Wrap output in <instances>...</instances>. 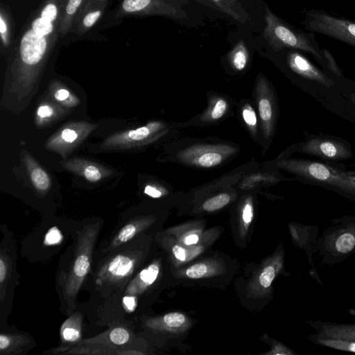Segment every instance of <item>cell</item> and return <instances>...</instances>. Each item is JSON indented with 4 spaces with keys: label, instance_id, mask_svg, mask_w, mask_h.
I'll list each match as a JSON object with an SVG mask.
<instances>
[{
    "label": "cell",
    "instance_id": "cell-12",
    "mask_svg": "<svg viewBox=\"0 0 355 355\" xmlns=\"http://www.w3.org/2000/svg\"><path fill=\"white\" fill-rule=\"evenodd\" d=\"M295 151L324 160L338 162L354 157L347 140L334 135L310 134L304 141L295 144Z\"/></svg>",
    "mask_w": 355,
    "mask_h": 355
},
{
    "label": "cell",
    "instance_id": "cell-3",
    "mask_svg": "<svg viewBox=\"0 0 355 355\" xmlns=\"http://www.w3.org/2000/svg\"><path fill=\"white\" fill-rule=\"evenodd\" d=\"M103 227L98 218L78 223L73 241L60 256L55 275V291L60 302V311L71 315L77 308L78 295L88 277Z\"/></svg>",
    "mask_w": 355,
    "mask_h": 355
},
{
    "label": "cell",
    "instance_id": "cell-26",
    "mask_svg": "<svg viewBox=\"0 0 355 355\" xmlns=\"http://www.w3.org/2000/svg\"><path fill=\"white\" fill-rule=\"evenodd\" d=\"M209 1L220 10L240 23L247 24L251 21L249 13L239 0Z\"/></svg>",
    "mask_w": 355,
    "mask_h": 355
},
{
    "label": "cell",
    "instance_id": "cell-7",
    "mask_svg": "<svg viewBox=\"0 0 355 355\" xmlns=\"http://www.w3.org/2000/svg\"><path fill=\"white\" fill-rule=\"evenodd\" d=\"M78 223L43 221L21 242V254L31 262L50 261L73 239Z\"/></svg>",
    "mask_w": 355,
    "mask_h": 355
},
{
    "label": "cell",
    "instance_id": "cell-35",
    "mask_svg": "<svg viewBox=\"0 0 355 355\" xmlns=\"http://www.w3.org/2000/svg\"><path fill=\"white\" fill-rule=\"evenodd\" d=\"M275 275V268L271 265L267 266L263 269L261 273L259 275V284L264 288H268L271 285Z\"/></svg>",
    "mask_w": 355,
    "mask_h": 355
},
{
    "label": "cell",
    "instance_id": "cell-31",
    "mask_svg": "<svg viewBox=\"0 0 355 355\" xmlns=\"http://www.w3.org/2000/svg\"><path fill=\"white\" fill-rule=\"evenodd\" d=\"M230 200V196L227 193H220L207 200L202 205L204 210L213 211L219 209L226 205Z\"/></svg>",
    "mask_w": 355,
    "mask_h": 355
},
{
    "label": "cell",
    "instance_id": "cell-41",
    "mask_svg": "<svg viewBox=\"0 0 355 355\" xmlns=\"http://www.w3.org/2000/svg\"><path fill=\"white\" fill-rule=\"evenodd\" d=\"M199 240L198 236L196 234H191L187 236L184 242L187 245H191L196 243Z\"/></svg>",
    "mask_w": 355,
    "mask_h": 355
},
{
    "label": "cell",
    "instance_id": "cell-36",
    "mask_svg": "<svg viewBox=\"0 0 355 355\" xmlns=\"http://www.w3.org/2000/svg\"><path fill=\"white\" fill-rule=\"evenodd\" d=\"M227 102L222 98H218L213 104L210 110V117L213 120L220 119L227 110Z\"/></svg>",
    "mask_w": 355,
    "mask_h": 355
},
{
    "label": "cell",
    "instance_id": "cell-16",
    "mask_svg": "<svg viewBox=\"0 0 355 355\" xmlns=\"http://www.w3.org/2000/svg\"><path fill=\"white\" fill-rule=\"evenodd\" d=\"M36 345L28 332L8 325L0 328V355H26Z\"/></svg>",
    "mask_w": 355,
    "mask_h": 355
},
{
    "label": "cell",
    "instance_id": "cell-23",
    "mask_svg": "<svg viewBox=\"0 0 355 355\" xmlns=\"http://www.w3.org/2000/svg\"><path fill=\"white\" fill-rule=\"evenodd\" d=\"M259 117L266 137H269L273 131L275 121V107L273 99L268 91L266 94L262 93L257 101Z\"/></svg>",
    "mask_w": 355,
    "mask_h": 355
},
{
    "label": "cell",
    "instance_id": "cell-39",
    "mask_svg": "<svg viewBox=\"0 0 355 355\" xmlns=\"http://www.w3.org/2000/svg\"><path fill=\"white\" fill-rule=\"evenodd\" d=\"M253 218V207L250 202H247L243 209L242 213V218L245 223H250Z\"/></svg>",
    "mask_w": 355,
    "mask_h": 355
},
{
    "label": "cell",
    "instance_id": "cell-40",
    "mask_svg": "<svg viewBox=\"0 0 355 355\" xmlns=\"http://www.w3.org/2000/svg\"><path fill=\"white\" fill-rule=\"evenodd\" d=\"M173 253L175 255V257L183 261L186 259V252L183 248L179 245H174L172 249Z\"/></svg>",
    "mask_w": 355,
    "mask_h": 355
},
{
    "label": "cell",
    "instance_id": "cell-21",
    "mask_svg": "<svg viewBox=\"0 0 355 355\" xmlns=\"http://www.w3.org/2000/svg\"><path fill=\"white\" fill-rule=\"evenodd\" d=\"M309 324L320 336L355 340V324H335L320 321H310Z\"/></svg>",
    "mask_w": 355,
    "mask_h": 355
},
{
    "label": "cell",
    "instance_id": "cell-2",
    "mask_svg": "<svg viewBox=\"0 0 355 355\" xmlns=\"http://www.w3.org/2000/svg\"><path fill=\"white\" fill-rule=\"evenodd\" d=\"M281 51L284 69L297 87L330 112L355 123V112L349 98L355 89V81L340 79L318 67L300 51Z\"/></svg>",
    "mask_w": 355,
    "mask_h": 355
},
{
    "label": "cell",
    "instance_id": "cell-30",
    "mask_svg": "<svg viewBox=\"0 0 355 355\" xmlns=\"http://www.w3.org/2000/svg\"><path fill=\"white\" fill-rule=\"evenodd\" d=\"M229 60L233 68L237 71L243 70L248 61V52L245 43L240 40L230 52Z\"/></svg>",
    "mask_w": 355,
    "mask_h": 355
},
{
    "label": "cell",
    "instance_id": "cell-11",
    "mask_svg": "<svg viewBox=\"0 0 355 355\" xmlns=\"http://www.w3.org/2000/svg\"><path fill=\"white\" fill-rule=\"evenodd\" d=\"M318 241V248L327 261H340L355 250V216L336 219Z\"/></svg>",
    "mask_w": 355,
    "mask_h": 355
},
{
    "label": "cell",
    "instance_id": "cell-18",
    "mask_svg": "<svg viewBox=\"0 0 355 355\" xmlns=\"http://www.w3.org/2000/svg\"><path fill=\"white\" fill-rule=\"evenodd\" d=\"M109 0H87L77 15L69 33L78 35L87 33L100 20Z\"/></svg>",
    "mask_w": 355,
    "mask_h": 355
},
{
    "label": "cell",
    "instance_id": "cell-5",
    "mask_svg": "<svg viewBox=\"0 0 355 355\" xmlns=\"http://www.w3.org/2000/svg\"><path fill=\"white\" fill-rule=\"evenodd\" d=\"M142 337L133 327L125 325L112 326L98 334L84 338L79 343L68 347H55L46 349L45 355H141L140 343Z\"/></svg>",
    "mask_w": 355,
    "mask_h": 355
},
{
    "label": "cell",
    "instance_id": "cell-25",
    "mask_svg": "<svg viewBox=\"0 0 355 355\" xmlns=\"http://www.w3.org/2000/svg\"><path fill=\"white\" fill-rule=\"evenodd\" d=\"M87 0H65L60 20V39L70 31L79 12Z\"/></svg>",
    "mask_w": 355,
    "mask_h": 355
},
{
    "label": "cell",
    "instance_id": "cell-9",
    "mask_svg": "<svg viewBox=\"0 0 355 355\" xmlns=\"http://www.w3.org/2000/svg\"><path fill=\"white\" fill-rule=\"evenodd\" d=\"M0 328L8 325L15 290L19 284L17 246L7 225L0 227Z\"/></svg>",
    "mask_w": 355,
    "mask_h": 355
},
{
    "label": "cell",
    "instance_id": "cell-8",
    "mask_svg": "<svg viewBox=\"0 0 355 355\" xmlns=\"http://www.w3.org/2000/svg\"><path fill=\"white\" fill-rule=\"evenodd\" d=\"M263 37L271 49L277 52L284 49L300 51L311 55L324 70V49L320 48L313 33L297 29L266 8Z\"/></svg>",
    "mask_w": 355,
    "mask_h": 355
},
{
    "label": "cell",
    "instance_id": "cell-34",
    "mask_svg": "<svg viewBox=\"0 0 355 355\" xmlns=\"http://www.w3.org/2000/svg\"><path fill=\"white\" fill-rule=\"evenodd\" d=\"M162 320L169 327H179L185 322L186 318L184 315L174 312L164 315Z\"/></svg>",
    "mask_w": 355,
    "mask_h": 355
},
{
    "label": "cell",
    "instance_id": "cell-42",
    "mask_svg": "<svg viewBox=\"0 0 355 355\" xmlns=\"http://www.w3.org/2000/svg\"><path fill=\"white\" fill-rule=\"evenodd\" d=\"M349 98H350L351 103L353 105L354 110L355 112V89L351 92Z\"/></svg>",
    "mask_w": 355,
    "mask_h": 355
},
{
    "label": "cell",
    "instance_id": "cell-27",
    "mask_svg": "<svg viewBox=\"0 0 355 355\" xmlns=\"http://www.w3.org/2000/svg\"><path fill=\"white\" fill-rule=\"evenodd\" d=\"M49 88L51 98L58 105L71 108L80 103L79 98L59 81L52 82Z\"/></svg>",
    "mask_w": 355,
    "mask_h": 355
},
{
    "label": "cell",
    "instance_id": "cell-33",
    "mask_svg": "<svg viewBox=\"0 0 355 355\" xmlns=\"http://www.w3.org/2000/svg\"><path fill=\"white\" fill-rule=\"evenodd\" d=\"M241 115L243 121L252 130H256L257 125V114L249 104L243 106L241 112Z\"/></svg>",
    "mask_w": 355,
    "mask_h": 355
},
{
    "label": "cell",
    "instance_id": "cell-6",
    "mask_svg": "<svg viewBox=\"0 0 355 355\" xmlns=\"http://www.w3.org/2000/svg\"><path fill=\"white\" fill-rule=\"evenodd\" d=\"M277 165L302 183L321 187L355 200V175L344 168L322 162L296 158L281 159Z\"/></svg>",
    "mask_w": 355,
    "mask_h": 355
},
{
    "label": "cell",
    "instance_id": "cell-1",
    "mask_svg": "<svg viewBox=\"0 0 355 355\" xmlns=\"http://www.w3.org/2000/svg\"><path fill=\"white\" fill-rule=\"evenodd\" d=\"M65 0H41L15 40L6 70L10 89L25 97L34 87L60 38Z\"/></svg>",
    "mask_w": 355,
    "mask_h": 355
},
{
    "label": "cell",
    "instance_id": "cell-38",
    "mask_svg": "<svg viewBox=\"0 0 355 355\" xmlns=\"http://www.w3.org/2000/svg\"><path fill=\"white\" fill-rule=\"evenodd\" d=\"M144 193L153 198H159L163 195L162 189L154 184H146L144 189Z\"/></svg>",
    "mask_w": 355,
    "mask_h": 355
},
{
    "label": "cell",
    "instance_id": "cell-32",
    "mask_svg": "<svg viewBox=\"0 0 355 355\" xmlns=\"http://www.w3.org/2000/svg\"><path fill=\"white\" fill-rule=\"evenodd\" d=\"M324 53L325 58V68L324 70L340 79L347 78L344 76L342 70L338 65L334 57L331 53V52L329 50L324 49Z\"/></svg>",
    "mask_w": 355,
    "mask_h": 355
},
{
    "label": "cell",
    "instance_id": "cell-22",
    "mask_svg": "<svg viewBox=\"0 0 355 355\" xmlns=\"http://www.w3.org/2000/svg\"><path fill=\"white\" fill-rule=\"evenodd\" d=\"M184 155H191V158H189L187 160L203 168L217 166L223 159V154L215 147L195 148L188 150Z\"/></svg>",
    "mask_w": 355,
    "mask_h": 355
},
{
    "label": "cell",
    "instance_id": "cell-19",
    "mask_svg": "<svg viewBox=\"0 0 355 355\" xmlns=\"http://www.w3.org/2000/svg\"><path fill=\"white\" fill-rule=\"evenodd\" d=\"M63 166L90 182H96L111 173L110 170L97 163L80 158L67 160Z\"/></svg>",
    "mask_w": 355,
    "mask_h": 355
},
{
    "label": "cell",
    "instance_id": "cell-24",
    "mask_svg": "<svg viewBox=\"0 0 355 355\" xmlns=\"http://www.w3.org/2000/svg\"><path fill=\"white\" fill-rule=\"evenodd\" d=\"M13 21L10 10L6 6L0 7V36L2 51L10 53L15 40L13 39Z\"/></svg>",
    "mask_w": 355,
    "mask_h": 355
},
{
    "label": "cell",
    "instance_id": "cell-20",
    "mask_svg": "<svg viewBox=\"0 0 355 355\" xmlns=\"http://www.w3.org/2000/svg\"><path fill=\"white\" fill-rule=\"evenodd\" d=\"M23 162L35 189L42 195L46 194L51 186L49 174L27 152L23 153Z\"/></svg>",
    "mask_w": 355,
    "mask_h": 355
},
{
    "label": "cell",
    "instance_id": "cell-13",
    "mask_svg": "<svg viewBox=\"0 0 355 355\" xmlns=\"http://www.w3.org/2000/svg\"><path fill=\"white\" fill-rule=\"evenodd\" d=\"M132 15H162L173 19L187 17L185 10L173 0H120L110 22Z\"/></svg>",
    "mask_w": 355,
    "mask_h": 355
},
{
    "label": "cell",
    "instance_id": "cell-10",
    "mask_svg": "<svg viewBox=\"0 0 355 355\" xmlns=\"http://www.w3.org/2000/svg\"><path fill=\"white\" fill-rule=\"evenodd\" d=\"M302 24L307 31L328 36L355 48V21L323 10L309 8L304 11Z\"/></svg>",
    "mask_w": 355,
    "mask_h": 355
},
{
    "label": "cell",
    "instance_id": "cell-14",
    "mask_svg": "<svg viewBox=\"0 0 355 355\" xmlns=\"http://www.w3.org/2000/svg\"><path fill=\"white\" fill-rule=\"evenodd\" d=\"M96 128V124L86 121L70 122L54 133L45 146L65 157Z\"/></svg>",
    "mask_w": 355,
    "mask_h": 355
},
{
    "label": "cell",
    "instance_id": "cell-28",
    "mask_svg": "<svg viewBox=\"0 0 355 355\" xmlns=\"http://www.w3.org/2000/svg\"><path fill=\"white\" fill-rule=\"evenodd\" d=\"M64 112L58 103L44 101L41 103L35 113V123L39 127L44 126L57 119Z\"/></svg>",
    "mask_w": 355,
    "mask_h": 355
},
{
    "label": "cell",
    "instance_id": "cell-15",
    "mask_svg": "<svg viewBox=\"0 0 355 355\" xmlns=\"http://www.w3.org/2000/svg\"><path fill=\"white\" fill-rule=\"evenodd\" d=\"M162 125L159 122H150L135 129L119 132L109 136L101 144V148H127L139 146L147 141Z\"/></svg>",
    "mask_w": 355,
    "mask_h": 355
},
{
    "label": "cell",
    "instance_id": "cell-17",
    "mask_svg": "<svg viewBox=\"0 0 355 355\" xmlns=\"http://www.w3.org/2000/svg\"><path fill=\"white\" fill-rule=\"evenodd\" d=\"M86 316V308L84 304L78 303L76 309L67 316L60 326L58 347H71L84 339V319Z\"/></svg>",
    "mask_w": 355,
    "mask_h": 355
},
{
    "label": "cell",
    "instance_id": "cell-4",
    "mask_svg": "<svg viewBox=\"0 0 355 355\" xmlns=\"http://www.w3.org/2000/svg\"><path fill=\"white\" fill-rule=\"evenodd\" d=\"M147 252V238L141 234L104 255L94 258L83 288L90 294L88 302L84 303L86 313L123 286L143 265Z\"/></svg>",
    "mask_w": 355,
    "mask_h": 355
},
{
    "label": "cell",
    "instance_id": "cell-37",
    "mask_svg": "<svg viewBox=\"0 0 355 355\" xmlns=\"http://www.w3.org/2000/svg\"><path fill=\"white\" fill-rule=\"evenodd\" d=\"M207 272V266L203 263H197L190 266L186 270V275L191 279H199Z\"/></svg>",
    "mask_w": 355,
    "mask_h": 355
},
{
    "label": "cell",
    "instance_id": "cell-29",
    "mask_svg": "<svg viewBox=\"0 0 355 355\" xmlns=\"http://www.w3.org/2000/svg\"><path fill=\"white\" fill-rule=\"evenodd\" d=\"M310 340L320 345L338 350L355 352V340L323 336L318 334L311 335Z\"/></svg>",
    "mask_w": 355,
    "mask_h": 355
}]
</instances>
